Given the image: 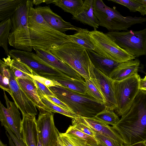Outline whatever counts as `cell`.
<instances>
[{
    "label": "cell",
    "instance_id": "cell-54",
    "mask_svg": "<svg viewBox=\"0 0 146 146\" xmlns=\"http://www.w3.org/2000/svg\"><path fill=\"white\" fill-rule=\"evenodd\" d=\"M58 146H59V145H58Z\"/></svg>",
    "mask_w": 146,
    "mask_h": 146
},
{
    "label": "cell",
    "instance_id": "cell-35",
    "mask_svg": "<svg viewBox=\"0 0 146 146\" xmlns=\"http://www.w3.org/2000/svg\"><path fill=\"white\" fill-rule=\"evenodd\" d=\"M86 93L99 102L104 104L105 100L102 94L92 80H85Z\"/></svg>",
    "mask_w": 146,
    "mask_h": 146
},
{
    "label": "cell",
    "instance_id": "cell-14",
    "mask_svg": "<svg viewBox=\"0 0 146 146\" xmlns=\"http://www.w3.org/2000/svg\"><path fill=\"white\" fill-rule=\"evenodd\" d=\"M9 55L11 57H15L26 64L40 76L57 74L62 73L39 63L33 57L31 52L13 49L9 50Z\"/></svg>",
    "mask_w": 146,
    "mask_h": 146
},
{
    "label": "cell",
    "instance_id": "cell-34",
    "mask_svg": "<svg viewBox=\"0 0 146 146\" xmlns=\"http://www.w3.org/2000/svg\"><path fill=\"white\" fill-rule=\"evenodd\" d=\"M65 133L66 134L72 135L78 137L91 145L96 146L99 144L96 138L82 132L75 128L72 125L69 126Z\"/></svg>",
    "mask_w": 146,
    "mask_h": 146
},
{
    "label": "cell",
    "instance_id": "cell-46",
    "mask_svg": "<svg viewBox=\"0 0 146 146\" xmlns=\"http://www.w3.org/2000/svg\"><path fill=\"white\" fill-rule=\"evenodd\" d=\"M48 0H33V1L34 5H37L42 3H46Z\"/></svg>",
    "mask_w": 146,
    "mask_h": 146
},
{
    "label": "cell",
    "instance_id": "cell-29",
    "mask_svg": "<svg viewBox=\"0 0 146 146\" xmlns=\"http://www.w3.org/2000/svg\"><path fill=\"white\" fill-rule=\"evenodd\" d=\"M3 61H0V87L3 90L7 92L10 95L11 94L9 86L10 73L9 65L5 58Z\"/></svg>",
    "mask_w": 146,
    "mask_h": 146
},
{
    "label": "cell",
    "instance_id": "cell-21",
    "mask_svg": "<svg viewBox=\"0 0 146 146\" xmlns=\"http://www.w3.org/2000/svg\"><path fill=\"white\" fill-rule=\"evenodd\" d=\"M16 79L21 89L38 109L41 108L52 112L51 110L42 102L39 98L33 80L21 78Z\"/></svg>",
    "mask_w": 146,
    "mask_h": 146
},
{
    "label": "cell",
    "instance_id": "cell-8",
    "mask_svg": "<svg viewBox=\"0 0 146 146\" xmlns=\"http://www.w3.org/2000/svg\"><path fill=\"white\" fill-rule=\"evenodd\" d=\"M105 33L131 55L136 57L146 55V27L139 31H113Z\"/></svg>",
    "mask_w": 146,
    "mask_h": 146
},
{
    "label": "cell",
    "instance_id": "cell-31",
    "mask_svg": "<svg viewBox=\"0 0 146 146\" xmlns=\"http://www.w3.org/2000/svg\"><path fill=\"white\" fill-rule=\"evenodd\" d=\"M127 7L131 12H138L143 16L146 15V7L137 0H109Z\"/></svg>",
    "mask_w": 146,
    "mask_h": 146
},
{
    "label": "cell",
    "instance_id": "cell-48",
    "mask_svg": "<svg viewBox=\"0 0 146 146\" xmlns=\"http://www.w3.org/2000/svg\"><path fill=\"white\" fill-rule=\"evenodd\" d=\"M37 146H42L40 137L38 135V142Z\"/></svg>",
    "mask_w": 146,
    "mask_h": 146
},
{
    "label": "cell",
    "instance_id": "cell-19",
    "mask_svg": "<svg viewBox=\"0 0 146 146\" xmlns=\"http://www.w3.org/2000/svg\"><path fill=\"white\" fill-rule=\"evenodd\" d=\"M140 61L137 59L121 62L112 72L109 77L114 81H120L137 73Z\"/></svg>",
    "mask_w": 146,
    "mask_h": 146
},
{
    "label": "cell",
    "instance_id": "cell-18",
    "mask_svg": "<svg viewBox=\"0 0 146 146\" xmlns=\"http://www.w3.org/2000/svg\"><path fill=\"white\" fill-rule=\"evenodd\" d=\"M93 2L94 0H85L82 6L72 19L91 26L94 30H96L99 27V23L94 13Z\"/></svg>",
    "mask_w": 146,
    "mask_h": 146
},
{
    "label": "cell",
    "instance_id": "cell-39",
    "mask_svg": "<svg viewBox=\"0 0 146 146\" xmlns=\"http://www.w3.org/2000/svg\"><path fill=\"white\" fill-rule=\"evenodd\" d=\"M31 77L39 82L43 84L48 88L55 86H61L60 84L54 80L47 79L43 76L38 74L34 71Z\"/></svg>",
    "mask_w": 146,
    "mask_h": 146
},
{
    "label": "cell",
    "instance_id": "cell-12",
    "mask_svg": "<svg viewBox=\"0 0 146 146\" xmlns=\"http://www.w3.org/2000/svg\"><path fill=\"white\" fill-rule=\"evenodd\" d=\"M33 48L36 53L31 52V55L39 63L59 71L71 78L83 80V77L78 73L50 52H46L36 47Z\"/></svg>",
    "mask_w": 146,
    "mask_h": 146
},
{
    "label": "cell",
    "instance_id": "cell-20",
    "mask_svg": "<svg viewBox=\"0 0 146 146\" xmlns=\"http://www.w3.org/2000/svg\"><path fill=\"white\" fill-rule=\"evenodd\" d=\"M42 76L49 79L54 80L61 86L73 91L84 94H87L85 81L84 80L74 78L62 73Z\"/></svg>",
    "mask_w": 146,
    "mask_h": 146
},
{
    "label": "cell",
    "instance_id": "cell-45",
    "mask_svg": "<svg viewBox=\"0 0 146 146\" xmlns=\"http://www.w3.org/2000/svg\"><path fill=\"white\" fill-rule=\"evenodd\" d=\"M5 133L8 139L9 146H16L7 132L6 131Z\"/></svg>",
    "mask_w": 146,
    "mask_h": 146
},
{
    "label": "cell",
    "instance_id": "cell-15",
    "mask_svg": "<svg viewBox=\"0 0 146 146\" xmlns=\"http://www.w3.org/2000/svg\"><path fill=\"white\" fill-rule=\"evenodd\" d=\"M46 22L56 30L63 33L69 30L78 31L81 28L76 27L70 23L64 21L57 14L54 12L49 5L36 7Z\"/></svg>",
    "mask_w": 146,
    "mask_h": 146
},
{
    "label": "cell",
    "instance_id": "cell-47",
    "mask_svg": "<svg viewBox=\"0 0 146 146\" xmlns=\"http://www.w3.org/2000/svg\"><path fill=\"white\" fill-rule=\"evenodd\" d=\"M126 146H146L144 142H140Z\"/></svg>",
    "mask_w": 146,
    "mask_h": 146
},
{
    "label": "cell",
    "instance_id": "cell-22",
    "mask_svg": "<svg viewBox=\"0 0 146 146\" xmlns=\"http://www.w3.org/2000/svg\"><path fill=\"white\" fill-rule=\"evenodd\" d=\"M86 50L94 66L109 77L112 72L120 63L100 55L93 50Z\"/></svg>",
    "mask_w": 146,
    "mask_h": 146
},
{
    "label": "cell",
    "instance_id": "cell-28",
    "mask_svg": "<svg viewBox=\"0 0 146 146\" xmlns=\"http://www.w3.org/2000/svg\"><path fill=\"white\" fill-rule=\"evenodd\" d=\"M11 18L1 21L0 23V46L5 51V54L9 56V50L8 47V39L11 29Z\"/></svg>",
    "mask_w": 146,
    "mask_h": 146
},
{
    "label": "cell",
    "instance_id": "cell-1",
    "mask_svg": "<svg viewBox=\"0 0 146 146\" xmlns=\"http://www.w3.org/2000/svg\"><path fill=\"white\" fill-rule=\"evenodd\" d=\"M122 138L124 146L146 140V91L139 89L129 108L112 126Z\"/></svg>",
    "mask_w": 146,
    "mask_h": 146
},
{
    "label": "cell",
    "instance_id": "cell-33",
    "mask_svg": "<svg viewBox=\"0 0 146 146\" xmlns=\"http://www.w3.org/2000/svg\"><path fill=\"white\" fill-rule=\"evenodd\" d=\"M42 102L52 112L58 113L72 119L79 116L73 111L59 106L49 100L46 96L41 99Z\"/></svg>",
    "mask_w": 146,
    "mask_h": 146
},
{
    "label": "cell",
    "instance_id": "cell-10",
    "mask_svg": "<svg viewBox=\"0 0 146 146\" xmlns=\"http://www.w3.org/2000/svg\"><path fill=\"white\" fill-rule=\"evenodd\" d=\"M89 71L90 78L104 98L106 108L115 110L117 104L114 93V81L96 68L92 62L89 66Z\"/></svg>",
    "mask_w": 146,
    "mask_h": 146
},
{
    "label": "cell",
    "instance_id": "cell-4",
    "mask_svg": "<svg viewBox=\"0 0 146 146\" xmlns=\"http://www.w3.org/2000/svg\"><path fill=\"white\" fill-rule=\"evenodd\" d=\"M94 14L99 23V26L111 31H127L131 26L146 21V17H124L116 7L110 8L102 0H94Z\"/></svg>",
    "mask_w": 146,
    "mask_h": 146
},
{
    "label": "cell",
    "instance_id": "cell-37",
    "mask_svg": "<svg viewBox=\"0 0 146 146\" xmlns=\"http://www.w3.org/2000/svg\"><path fill=\"white\" fill-rule=\"evenodd\" d=\"M33 81L36 88L38 95L40 99L45 96H55L48 87L36 80L33 79Z\"/></svg>",
    "mask_w": 146,
    "mask_h": 146
},
{
    "label": "cell",
    "instance_id": "cell-53",
    "mask_svg": "<svg viewBox=\"0 0 146 146\" xmlns=\"http://www.w3.org/2000/svg\"><path fill=\"white\" fill-rule=\"evenodd\" d=\"M144 143L145 144V145L146 146V140L144 142Z\"/></svg>",
    "mask_w": 146,
    "mask_h": 146
},
{
    "label": "cell",
    "instance_id": "cell-11",
    "mask_svg": "<svg viewBox=\"0 0 146 146\" xmlns=\"http://www.w3.org/2000/svg\"><path fill=\"white\" fill-rule=\"evenodd\" d=\"M38 109L39 113L36 120L37 129L42 146H58L60 133L55 125L53 112Z\"/></svg>",
    "mask_w": 146,
    "mask_h": 146
},
{
    "label": "cell",
    "instance_id": "cell-27",
    "mask_svg": "<svg viewBox=\"0 0 146 146\" xmlns=\"http://www.w3.org/2000/svg\"><path fill=\"white\" fill-rule=\"evenodd\" d=\"M0 120L2 126L9 128L19 140L22 139L21 134L16 127L15 123L8 113L7 108L0 103Z\"/></svg>",
    "mask_w": 146,
    "mask_h": 146
},
{
    "label": "cell",
    "instance_id": "cell-41",
    "mask_svg": "<svg viewBox=\"0 0 146 146\" xmlns=\"http://www.w3.org/2000/svg\"><path fill=\"white\" fill-rule=\"evenodd\" d=\"M4 127L16 146H27L22 139L21 140L19 139L9 128L6 127Z\"/></svg>",
    "mask_w": 146,
    "mask_h": 146
},
{
    "label": "cell",
    "instance_id": "cell-42",
    "mask_svg": "<svg viewBox=\"0 0 146 146\" xmlns=\"http://www.w3.org/2000/svg\"><path fill=\"white\" fill-rule=\"evenodd\" d=\"M66 134L76 146H88L87 143L84 140L74 136Z\"/></svg>",
    "mask_w": 146,
    "mask_h": 146
},
{
    "label": "cell",
    "instance_id": "cell-6",
    "mask_svg": "<svg viewBox=\"0 0 146 146\" xmlns=\"http://www.w3.org/2000/svg\"><path fill=\"white\" fill-rule=\"evenodd\" d=\"M50 52L78 73L84 80L90 78L89 66L92 62L84 47L68 42L51 49Z\"/></svg>",
    "mask_w": 146,
    "mask_h": 146
},
{
    "label": "cell",
    "instance_id": "cell-36",
    "mask_svg": "<svg viewBox=\"0 0 146 146\" xmlns=\"http://www.w3.org/2000/svg\"><path fill=\"white\" fill-rule=\"evenodd\" d=\"M72 125L85 133L95 138L96 133L85 124L80 122L77 117L72 119Z\"/></svg>",
    "mask_w": 146,
    "mask_h": 146
},
{
    "label": "cell",
    "instance_id": "cell-5",
    "mask_svg": "<svg viewBox=\"0 0 146 146\" xmlns=\"http://www.w3.org/2000/svg\"><path fill=\"white\" fill-rule=\"evenodd\" d=\"M32 0H25L11 17V27L8 39L9 45L20 50L31 52L33 50L28 26V14Z\"/></svg>",
    "mask_w": 146,
    "mask_h": 146
},
{
    "label": "cell",
    "instance_id": "cell-43",
    "mask_svg": "<svg viewBox=\"0 0 146 146\" xmlns=\"http://www.w3.org/2000/svg\"><path fill=\"white\" fill-rule=\"evenodd\" d=\"M49 100L56 105L72 111L64 103L62 102L55 96H46Z\"/></svg>",
    "mask_w": 146,
    "mask_h": 146
},
{
    "label": "cell",
    "instance_id": "cell-26",
    "mask_svg": "<svg viewBox=\"0 0 146 146\" xmlns=\"http://www.w3.org/2000/svg\"><path fill=\"white\" fill-rule=\"evenodd\" d=\"M89 32L87 29L81 28L74 34L70 35L71 42L81 46L86 49L94 51V47L90 40Z\"/></svg>",
    "mask_w": 146,
    "mask_h": 146
},
{
    "label": "cell",
    "instance_id": "cell-25",
    "mask_svg": "<svg viewBox=\"0 0 146 146\" xmlns=\"http://www.w3.org/2000/svg\"><path fill=\"white\" fill-rule=\"evenodd\" d=\"M84 1L82 0H50L49 4L52 3L62 9L65 12L75 15L82 6Z\"/></svg>",
    "mask_w": 146,
    "mask_h": 146
},
{
    "label": "cell",
    "instance_id": "cell-49",
    "mask_svg": "<svg viewBox=\"0 0 146 146\" xmlns=\"http://www.w3.org/2000/svg\"><path fill=\"white\" fill-rule=\"evenodd\" d=\"M138 1L143 4L146 7V0H137Z\"/></svg>",
    "mask_w": 146,
    "mask_h": 146
},
{
    "label": "cell",
    "instance_id": "cell-16",
    "mask_svg": "<svg viewBox=\"0 0 146 146\" xmlns=\"http://www.w3.org/2000/svg\"><path fill=\"white\" fill-rule=\"evenodd\" d=\"M81 122L90 127L95 133L111 138L122 144L124 142L119 135L113 128L95 117H77Z\"/></svg>",
    "mask_w": 146,
    "mask_h": 146
},
{
    "label": "cell",
    "instance_id": "cell-13",
    "mask_svg": "<svg viewBox=\"0 0 146 146\" xmlns=\"http://www.w3.org/2000/svg\"><path fill=\"white\" fill-rule=\"evenodd\" d=\"M9 66L10 73L9 83L11 91L10 95L18 108L21 111L23 117L28 115H36L38 112L36 106L21 89L13 72L10 69L9 65Z\"/></svg>",
    "mask_w": 146,
    "mask_h": 146
},
{
    "label": "cell",
    "instance_id": "cell-24",
    "mask_svg": "<svg viewBox=\"0 0 146 146\" xmlns=\"http://www.w3.org/2000/svg\"><path fill=\"white\" fill-rule=\"evenodd\" d=\"M25 0H0V21L8 19Z\"/></svg>",
    "mask_w": 146,
    "mask_h": 146
},
{
    "label": "cell",
    "instance_id": "cell-23",
    "mask_svg": "<svg viewBox=\"0 0 146 146\" xmlns=\"http://www.w3.org/2000/svg\"><path fill=\"white\" fill-rule=\"evenodd\" d=\"M5 58L16 78L33 80L31 76L34 71L27 65L17 58L10 55Z\"/></svg>",
    "mask_w": 146,
    "mask_h": 146
},
{
    "label": "cell",
    "instance_id": "cell-50",
    "mask_svg": "<svg viewBox=\"0 0 146 146\" xmlns=\"http://www.w3.org/2000/svg\"><path fill=\"white\" fill-rule=\"evenodd\" d=\"M0 146H7V145L4 144L2 142L0 141Z\"/></svg>",
    "mask_w": 146,
    "mask_h": 146
},
{
    "label": "cell",
    "instance_id": "cell-9",
    "mask_svg": "<svg viewBox=\"0 0 146 146\" xmlns=\"http://www.w3.org/2000/svg\"><path fill=\"white\" fill-rule=\"evenodd\" d=\"M141 78L137 73L120 81H114V93L117 107L115 110L122 116L129 108L139 90Z\"/></svg>",
    "mask_w": 146,
    "mask_h": 146
},
{
    "label": "cell",
    "instance_id": "cell-17",
    "mask_svg": "<svg viewBox=\"0 0 146 146\" xmlns=\"http://www.w3.org/2000/svg\"><path fill=\"white\" fill-rule=\"evenodd\" d=\"M35 115L23 117L20 133L22 140L27 146H37L38 134Z\"/></svg>",
    "mask_w": 146,
    "mask_h": 146
},
{
    "label": "cell",
    "instance_id": "cell-52",
    "mask_svg": "<svg viewBox=\"0 0 146 146\" xmlns=\"http://www.w3.org/2000/svg\"><path fill=\"white\" fill-rule=\"evenodd\" d=\"M144 80H146V75L145 77L144 78H143Z\"/></svg>",
    "mask_w": 146,
    "mask_h": 146
},
{
    "label": "cell",
    "instance_id": "cell-32",
    "mask_svg": "<svg viewBox=\"0 0 146 146\" xmlns=\"http://www.w3.org/2000/svg\"><path fill=\"white\" fill-rule=\"evenodd\" d=\"M96 119L112 126H115L120 120L113 111L106 108L97 114L94 117Z\"/></svg>",
    "mask_w": 146,
    "mask_h": 146
},
{
    "label": "cell",
    "instance_id": "cell-2",
    "mask_svg": "<svg viewBox=\"0 0 146 146\" xmlns=\"http://www.w3.org/2000/svg\"><path fill=\"white\" fill-rule=\"evenodd\" d=\"M32 1L29 7L28 26L32 46L50 52L51 49L71 42L70 35L53 28L45 20Z\"/></svg>",
    "mask_w": 146,
    "mask_h": 146
},
{
    "label": "cell",
    "instance_id": "cell-3",
    "mask_svg": "<svg viewBox=\"0 0 146 146\" xmlns=\"http://www.w3.org/2000/svg\"><path fill=\"white\" fill-rule=\"evenodd\" d=\"M48 88L56 98L79 116L93 117L106 108L104 104L87 94L79 93L61 86Z\"/></svg>",
    "mask_w": 146,
    "mask_h": 146
},
{
    "label": "cell",
    "instance_id": "cell-38",
    "mask_svg": "<svg viewBox=\"0 0 146 146\" xmlns=\"http://www.w3.org/2000/svg\"><path fill=\"white\" fill-rule=\"evenodd\" d=\"M95 138L101 146H124L111 138L98 133H96Z\"/></svg>",
    "mask_w": 146,
    "mask_h": 146
},
{
    "label": "cell",
    "instance_id": "cell-44",
    "mask_svg": "<svg viewBox=\"0 0 146 146\" xmlns=\"http://www.w3.org/2000/svg\"><path fill=\"white\" fill-rule=\"evenodd\" d=\"M139 89L146 91V80L141 78L139 83Z\"/></svg>",
    "mask_w": 146,
    "mask_h": 146
},
{
    "label": "cell",
    "instance_id": "cell-30",
    "mask_svg": "<svg viewBox=\"0 0 146 146\" xmlns=\"http://www.w3.org/2000/svg\"><path fill=\"white\" fill-rule=\"evenodd\" d=\"M3 92L4 97L8 112L13 119L16 127L20 133L22 120L18 108L14 102H11L9 100L4 90H3Z\"/></svg>",
    "mask_w": 146,
    "mask_h": 146
},
{
    "label": "cell",
    "instance_id": "cell-40",
    "mask_svg": "<svg viewBox=\"0 0 146 146\" xmlns=\"http://www.w3.org/2000/svg\"><path fill=\"white\" fill-rule=\"evenodd\" d=\"M59 146H76L65 133H60L58 138Z\"/></svg>",
    "mask_w": 146,
    "mask_h": 146
},
{
    "label": "cell",
    "instance_id": "cell-51",
    "mask_svg": "<svg viewBox=\"0 0 146 146\" xmlns=\"http://www.w3.org/2000/svg\"><path fill=\"white\" fill-rule=\"evenodd\" d=\"M88 144V146H94V145H90ZM96 146H101L99 144L98 145Z\"/></svg>",
    "mask_w": 146,
    "mask_h": 146
},
{
    "label": "cell",
    "instance_id": "cell-7",
    "mask_svg": "<svg viewBox=\"0 0 146 146\" xmlns=\"http://www.w3.org/2000/svg\"><path fill=\"white\" fill-rule=\"evenodd\" d=\"M89 35L94 47V51L98 54L118 63L135 58L106 33L94 30L89 31Z\"/></svg>",
    "mask_w": 146,
    "mask_h": 146
}]
</instances>
